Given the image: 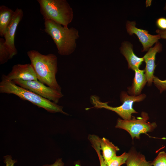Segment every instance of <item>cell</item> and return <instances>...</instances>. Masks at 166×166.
I'll return each mask as SVG.
<instances>
[{
    "mask_svg": "<svg viewBox=\"0 0 166 166\" xmlns=\"http://www.w3.org/2000/svg\"><path fill=\"white\" fill-rule=\"evenodd\" d=\"M153 82L159 89L160 93L166 90V79L162 80L158 77L154 76Z\"/></svg>",
    "mask_w": 166,
    "mask_h": 166,
    "instance_id": "21",
    "label": "cell"
},
{
    "mask_svg": "<svg viewBox=\"0 0 166 166\" xmlns=\"http://www.w3.org/2000/svg\"><path fill=\"white\" fill-rule=\"evenodd\" d=\"M45 20H51L68 27L73 17L72 8L66 0H38Z\"/></svg>",
    "mask_w": 166,
    "mask_h": 166,
    "instance_id": "4",
    "label": "cell"
},
{
    "mask_svg": "<svg viewBox=\"0 0 166 166\" xmlns=\"http://www.w3.org/2000/svg\"><path fill=\"white\" fill-rule=\"evenodd\" d=\"M2 78L9 81H38L35 72L31 64H17L12 67L6 75H2Z\"/></svg>",
    "mask_w": 166,
    "mask_h": 166,
    "instance_id": "8",
    "label": "cell"
},
{
    "mask_svg": "<svg viewBox=\"0 0 166 166\" xmlns=\"http://www.w3.org/2000/svg\"><path fill=\"white\" fill-rule=\"evenodd\" d=\"M162 50V45L159 42H157L153 47L149 49L143 57L146 63L144 71L148 85L149 86L152 85L155 76L154 73L156 66L155 63L156 54L157 53L161 52Z\"/></svg>",
    "mask_w": 166,
    "mask_h": 166,
    "instance_id": "11",
    "label": "cell"
},
{
    "mask_svg": "<svg viewBox=\"0 0 166 166\" xmlns=\"http://www.w3.org/2000/svg\"><path fill=\"white\" fill-rule=\"evenodd\" d=\"M4 162L6 164V166H14V164L17 162V160L12 159V156L7 155L4 156Z\"/></svg>",
    "mask_w": 166,
    "mask_h": 166,
    "instance_id": "23",
    "label": "cell"
},
{
    "mask_svg": "<svg viewBox=\"0 0 166 166\" xmlns=\"http://www.w3.org/2000/svg\"><path fill=\"white\" fill-rule=\"evenodd\" d=\"M44 25V30L52 38L60 55H69L74 51L79 37L77 30L62 26L51 20H45Z\"/></svg>",
    "mask_w": 166,
    "mask_h": 166,
    "instance_id": "2",
    "label": "cell"
},
{
    "mask_svg": "<svg viewBox=\"0 0 166 166\" xmlns=\"http://www.w3.org/2000/svg\"><path fill=\"white\" fill-rule=\"evenodd\" d=\"M126 28L128 33L130 35L135 34L138 37L143 45V51H148L155 43L160 39L159 34L152 35L145 30L139 29L136 26L135 22L127 21Z\"/></svg>",
    "mask_w": 166,
    "mask_h": 166,
    "instance_id": "10",
    "label": "cell"
},
{
    "mask_svg": "<svg viewBox=\"0 0 166 166\" xmlns=\"http://www.w3.org/2000/svg\"><path fill=\"white\" fill-rule=\"evenodd\" d=\"M1 80L0 83V93L14 94L21 99L28 101L39 107L44 109L49 113H59L68 115L63 111V106L16 85L12 81L2 78Z\"/></svg>",
    "mask_w": 166,
    "mask_h": 166,
    "instance_id": "3",
    "label": "cell"
},
{
    "mask_svg": "<svg viewBox=\"0 0 166 166\" xmlns=\"http://www.w3.org/2000/svg\"><path fill=\"white\" fill-rule=\"evenodd\" d=\"M101 138L97 135H93L90 137L89 140L91 144L92 147L96 151L99 160L100 166H107L105 163L101 152Z\"/></svg>",
    "mask_w": 166,
    "mask_h": 166,
    "instance_id": "18",
    "label": "cell"
},
{
    "mask_svg": "<svg viewBox=\"0 0 166 166\" xmlns=\"http://www.w3.org/2000/svg\"><path fill=\"white\" fill-rule=\"evenodd\" d=\"M141 116L137 117L132 116L130 120L119 118L115 127L127 131L132 139L135 137L139 139L141 134H147V132L153 131L157 127L155 122L151 123L148 121L149 117L147 113L142 112Z\"/></svg>",
    "mask_w": 166,
    "mask_h": 166,
    "instance_id": "6",
    "label": "cell"
},
{
    "mask_svg": "<svg viewBox=\"0 0 166 166\" xmlns=\"http://www.w3.org/2000/svg\"><path fill=\"white\" fill-rule=\"evenodd\" d=\"M75 166H81V165L79 163H77L75 164Z\"/></svg>",
    "mask_w": 166,
    "mask_h": 166,
    "instance_id": "26",
    "label": "cell"
},
{
    "mask_svg": "<svg viewBox=\"0 0 166 166\" xmlns=\"http://www.w3.org/2000/svg\"><path fill=\"white\" fill-rule=\"evenodd\" d=\"M156 32L159 35L160 38L166 39V30L158 29Z\"/></svg>",
    "mask_w": 166,
    "mask_h": 166,
    "instance_id": "25",
    "label": "cell"
},
{
    "mask_svg": "<svg viewBox=\"0 0 166 166\" xmlns=\"http://www.w3.org/2000/svg\"><path fill=\"white\" fill-rule=\"evenodd\" d=\"M64 163L63 162L61 158H59L56 160L55 162L51 164H45L42 166H64Z\"/></svg>",
    "mask_w": 166,
    "mask_h": 166,
    "instance_id": "24",
    "label": "cell"
},
{
    "mask_svg": "<svg viewBox=\"0 0 166 166\" xmlns=\"http://www.w3.org/2000/svg\"><path fill=\"white\" fill-rule=\"evenodd\" d=\"M126 161L127 166H152V162L147 161L144 155L133 149L130 150Z\"/></svg>",
    "mask_w": 166,
    "mask_h": 166,
    "instance_id": "16",
    "label": "cell"
},
{
    "mask_svg": "<svg viewBox=\"0 0 166 166\" xmlns=\"http://www.w3.org/2000/svg\"><path fill=\"white\" fill-rule=\"evenodd\" d=\"M23 16V12L22 10L16 8L3 36L6 44L9 49L12 57L17 53V50L14 44L15 36L18 26Z\"/></svg>",
    "mask_w": 166,
    "mask_h": 166,
    "instance_id": "9",
    "label": "cell"
},
{
    "mask_svg": "<svg viewBox=\"0 0 166 166\" xmlns=\"http://www.w3.org/2000/svg\"><path fill=\"white\" fill-rule=\"evenodd\" d=\"M146 96V95L144 94L137 96L128 95L126 92L122 91L120 96L121 101L122 102V104L119 106L113 107L109 105L108 102L101 101L98 97L95 95H92L90 97V99L93 106L86 108V110H88L94 108H104L114 112L123 120H130L132 118V114L138 113L133 108L134 103L143 101Z\"/></svg>",
    "mask_w": 166,
    "mask_h": 166,
    "instance_id": "5",
    "label": "cell"
},
{
    "mask_svg": "<svg viewBox=\"0 0 166 166\" xmlns=\"http://www.w3.org/2000/svg\"><path fill=\"white\" fill-rule=\"evenodd\" d=\"M14 11L4 6H0V35L3 37L14 14Z\"/></svg>",
    "mask_w": 166,
    "mask_h": 166,
    "instance_id": "14",
    "label": "cell"
},
{
    "mask_svg": "<svg viewBox=\"0 0 166 166\" xmlns=\"http://www.w3.org/2000/svg\"><path fill=\"white\" fill-rule=\"evenodd\" d=\"M156 24L160 30H166V18H159L156 21Z\"/></svg>",
    "mask_w": 166,
    "mask_h": 166,
    "instance_id": "22",
    "label": "cell"
},
{
    "mask_svg": "<svg viewBox=\"0 0 166 166\" xmlns=\"http://www.w3.org/2000/svg\"><path fill=\"white\" fill-rule=\"evenodd\" d=\"M153 166H166V152H160L152 162Z\"/></svg>",
    "mask_w": 166,
    "mask_h": 166,
    "instance_id": "20",
    "label": "cell"
},
{
    "mask_svg": "<svg viewBox=\"0 0 166 166\" xmlns=\"http://www.w3.org/2000/svg\"><path fill=\"white\" fill-rule=\"evenodd\" d=\"M13 58L10 51L5 43V39L0 38V64L6 63Z\"/></svg>",
    "mask_w": 166,
    "mask_h": 166,
    "instance_id": "17",
    "label": "cell"
},
{
    "mask_svg": "<svg viewBox=\"0 0 166 166\" xmlns=\"http://www.w3.org/2000/svg\"><path fill=\"white\" fill-rule=\"evenodd\" d=\"M27 53L38 80L52 89L61 91V88L56 77L58 70L56 55L52 53L42 54L34 50H29Z\"/></svg>",
    "mask_w": 166,
    "mask_h": 166,
    "instance_id": "1",
    "label": "cell"
},
{
    "mask_svg": "<svg viewBox=\"0 0 166 166\" xmlns=\"http://www.w3.org/2000/svg\"><path fill=\"white\" fill-rule=\"evenodd\" d=\"M16 85L33 92L42 97L57 104L63 96L61 92L47 86L38 81H12Z\"/></svg>",
    "mask_w": 166,
    "mask_h": 166,
    "instance_id": "7",
    "label": "cell"
},
{
    "mask_svg": "<svg viewBox=\"0 0 166 166\" xmlns=\"http://www.w3.org/2000/svg\"><path fill=\"white\" fill-rule=\"evenodd\" d=\"M134 71L135 76L133 82L131 86L128 88V92L130 95L137 96L140 94L147 80L144 70L138 69Z\"/></svg>",
    "mask_w": 166,
    "mask_h": 166,
    "instance_id": "13",
    "label": "cell"
},
{
    "mask_svg": "<svg viewBox=\"0 0 166 166\" xmlns=\"http://www.w3.org/2000/svg\"><path fill=\"white\" fill-rule=\"evenodd\" d=\"M128 156V153L124 152L119 156L116 155L113 157L106 164L107 166H121L126 164Z\"/></svg>",
    "mask_w": 166,
    "mask_h": 166,
    "instance_id": "19",
    "label": "cell"
},
{
    "mask_svg": "<svg viewBox=\"0 0 166 166\" xmlns=\"http://www.w3.org/2000/svg\"><path fill=\"white\" fill-rule=\"evenodd\" d=\"M100 149L102 150V156L106 164L116 155V152L120 150L118 147L105 137L101 139Z\"/></svg>",
    "mask_w": 166,
    "mask_h": 166,
    "instance_id": "15",
    "label": "cell"
},
{
    "mask_svg": "<svg viewBox=\"0 0 166 166\" xmlns=\"http://www.w3.org/2000/svg\"><path fill=\"white\" fill-rule=\"evenodd\" d=\"M120 49L121 53L127 61L128 68L134 71L139 69L144 59L143 57H138L135 54L132 45L128 42H124L122 43Z\"/></svg>",
    "mask_w": 166,
    "mask_h": 166,
    "instance_id": "12",
    "label": "cell"
}]
</instances>
